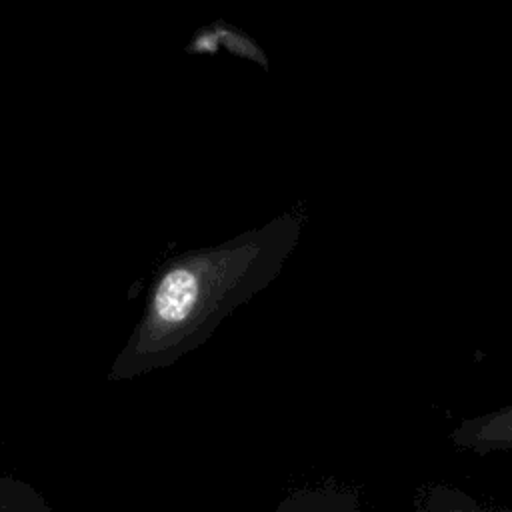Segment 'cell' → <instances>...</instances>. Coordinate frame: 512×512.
<instances>
[{"instance_id":"3","label":"cell","mask_w":512,"mask_h":512,"mask_svg":"<svg viewBox=\"0 0 512 512\" xmlns=\"http://www.w3.org/2000/svg\"><path fill=\"white\" fill-rule=\"evenodd\" d=\"M274 512H362V506L350 488L320 486L288 494Z\"/></svg>"},{"instance_id":"5","label":"cell","mask_w":512,"mask_h":512,"mask_svg":"<svg viewBox=\"0 0 512 512\" xmlns=\"http://www.w3.org/2000/svg\"><path fill=\"white\" fill-rule=\"evenodd\" d=\"M0 512H50L48 508L32 506L30 496H0Z\"/></svg>"},{"instance_id":"1","label":"cell","mask_w":512,"mask_h":512,"mask_svg":"<svg viewBox=\"0 0 512 512\" xmlns=\"http://www.w3.org/2000/svg\"><path fill=\"white\" fill-rule=\"evenodd\" d=\"M300 234L302 220L282 214L218 246L166 262L110 376L122 380L166 368L204 344L226 316L280 274Z\"/></svg>"},{"instance_id":"2","label":"cell","mask_w":512,"mask_h":512,"mask_svg":"<svg viewBox=\"0 0 512 512\" xmlns=\"http://www.w3.org/2000/svg\"><path fill=\"white\" fill-rule=\"evenodd\" d=\"M448 438L472 454L512 452V404L460 420Z\"/></svg>"},{"instance_id":"4","label":"cell","mask_w":512,"mask_h":512,"mask_svg":"<svg viewBox=\"0 0 512 512\" xmlns=\"http://www.w3.org/2000/svg\"><path fill=\"white\" fill-rule=\"evenodd\" d=\"M420 512H510V510L486 506L458 486L434 484L422 496Z\"/></svg>"}]
</instances>
